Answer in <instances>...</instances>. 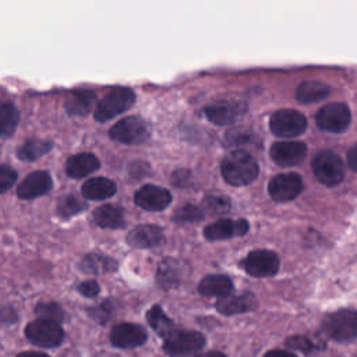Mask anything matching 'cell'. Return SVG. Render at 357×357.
Listing matches in <instances>:
<instances>
[{"instance_id": "cell-1", "label": "cell", "mask_w": 357, "mask_h": 357, "mask_svg": "<svg viewBox=\"0 0 357 357\" xmlns=\"http://www.w3.org/2000/svg\"><path fill=\"white\" fill-rule=\"evenodd\" d=\"M220 172L226 183L231 185H245L257 178L259 169L250 153L234 151L223 159Z\"/></svg>"}, {"instance_id": "cell-2", "label": "cell", "mask_w": 357, "mask_h": 357, "mask_svg": "<svg viewBox=\"0 0 357 357\" xmlns=\"http://www.w3.org/2000/svg\"><path fill=\"white\" fill-rule=\"evenodd\" d=\"M322 331L335 340L349 342L357 337V311L339 310L322 321Z\"/></svg>"}, {"instance_id": "cell-3", "label": "cell", "mask_w": 357, "mask_h": 357, "mask_svg": "<svg viewBox=\"0 0 357 357\" xmlns=\"http://www.w3.org/2000/svg\"><path fill=\"white\" fill-rule=\"evenodd\" d=\"M113 141L126 145H139L149 139V126L139 117H126L117 121L109 131Z\"/></svg>"}, {"instance_id": "cell-4", "label": "cell", "mask_w": 357, "mask_h": 357, "mask_svg": "<svg viewBox=\"0 0 357 357\" xmlns=\"http://www.w3.org/2000/svg\"><path fill=\"white\" fill-rule=\"evenodd\" d=\"M205 344V337L195 331L173 329L163 343L165 351L172 357H184L201 350Z\"/></svg>"}, {"instance_id": "cell-5", "label": "cell", "mask_w": 357, "mask_h": 357, "mask_svg": "<svg viewBox=\"0 0 357 357\" xmlns=\"http://www.w3.org/2000/svg\"><path fill=\"white\" fill-rule=\"evenodd\" d=\"M135 102V93L130 88H117L109 92L98 105L93 117L98 121H106L128 110Z\"/></svg>"}, {"instance_id": "cell-6", "label": "cell", "mask_w": 357, "mask_h": 357, "mask_svg": "<svg viewBox=\"0 0 357 357\" xmlns=\"http://www.w3.org/2000/svg\"><path fill=\"white\" fill-rule=\"evenodd\" d=\"M26 339L39 347H56L64 339V331L60 324L49 319L38 318L25 328Z\"/></svg>"}, {"instance_id": "cell-7", "label": "cell", "mask_w": 357, "mask_h": 357, "mask_svg": "<svg viewBox=\"0 0 357 357\" xmlns=\"http://www.w3.org/2000/svg\"><path fill=\"white\" fill-rule=\"evenodd\" d=\"M311 165L315 177L325 185H335L344 177L343 160L331 151L319 152Z\"/></svg>"}, {"instance_id": "cell-8", "label": "cell", "mask_w": 357, "mask_h": 357, "mask_svg": "<svg viewBox=\"0 0 357 357\" xmlns=\"http://www.w3.org/2000/svg\"><path fill=\"white\" fill-rule=\"evenodd\" d=\"M271 131L278 137H297L307 128L305 117L293 109H282L275 112L269 120Z\"/></svg>"}, {"instance_id": "cell-9", "label": "cell", "mask_w": 357, "mask_h": 357, "mask_svg": "<svg viewBox=\"0 0 357 357\" xmlns=\"http://www.w3.org/2000/svg\"><path fill=\"white\" fill-rule=\"evenodd\" d=\"M315 119L321 130L339 134L349 127L351 114L344 103H329L319 109Z\"/></svg>"}, {"instance_id": "cell-10", "label": "cell", "mask_w": 357, "mask_h": 357, "mask_svg": "<svg viewBox=\"0 0 357 357\" xmlns=\"http://www.w3.org/2000/svg\"><path fill=\"white\" fill-rule=\"evenodd\" d=\"M244 271L254 278L273 276L279 269V258L269 250H255L241 262Z\"/></svg>"}, {"instance_id": "cell-11", "label": "cell", "mask_w": 357, "mask_h": 357, "mask_svg": "<svg viewBox=\"0 0 357 357\" xmlns=\"http://www.w3.org/2000/svg\"><path fill=\"white\" fill-rule=\"evenodd\" d=\"M303 190V180L297 173H282L275 176L269 185V195L278 202L294 199Z\"/></svg>"}, {"instance_id": "cell-12", "label": "cell", "mask_w": 357, "mask_h": 357, "mask_svg": "<svg viewBox=\"0 0 357 357\" xmlns=\"http://www.w3.org/2000/svg\"><path fill=\"white\" fill-rule=\"evenodd\" d=\"M135 204L145 209V211H163L165 208L169 206L172 202V195L166 188L153 185V184H146L142 185L134 195Z\"/></svg>"}, {"instance_id": "cell-13", "label": "cell", "mask_w": 357, "mask_h": 357, "mask_svg": "<svg viewBox=\"0 0 357 357\" xmlns=\"http://www.w3.org/2000/svg\"><path fill=\"white\" fill-rule=\"evenodd\" d=\"M245 110V105L237 100H218L205 107V116L218 126L234 123Z\"/></svg>"}, {"instance_id": "cell-14", "label": "cell", "mask_w": 357, "mask_h": 357, "mask_svg": "<svg viewBox=\"0 0 357 357\" xmlns=\"http://www.w3.org/2000/svg\"><path fill=\"white\" fill-rule=\"evenodd\" d=\"M110 340L116 347L132 349L146 342V332L141 325L123 322L113 326L110 332Z\"/></svg>"}, {"instance_id": "cell-15", "label": "cell", "mask_w": 357, "mask_h": 357, "mask_svg": "<svg viewBox=\"0 0 357 357\" xmlns=\"http://www.w3.org/2000/svg\"><path fill=\"white\" fill-rule=\"evenodd\" d=\"M307 153V146L303 142L282 141L275 142L271 148V158L273 162L283 167L298 165Z\"/></svg>"}, {"instance_id": "cell-16", "label": "cell", "mask_w": 357, "mask_h": 357, "mask_svg": "<svg viewBox=\"0 0 357 357\" xmlns=\"http://www.w3.org/2000/svg\"><path fill=\"white\" fill-rule=\"evenodd\" d=\"M52 185L53 181L47 172H33L20 183L17 187V195L21 199H33L49 192Z\"/></svg>"}, {"instance_id": "cell-17", "label": "cell", "mask_w": 357, "mask_h": 357, "mask_svg": "<svg viewBox=\"0 0 357 357\" xmlns=\"http://www.w3.org/2000/svg\"><path fill=\"white\" fill-rule=\"evenodd\" d=\"M248 231V222L244 219H220L205 227L204 236L208 240H225L244 236Z\"/></svg>"}, {"instance_id": "cell-18", "label": "cell", "mask_w": 357, "mask_h": 357, "mask_svg": "<svg viewBox=\"0 0 357 357\" xmlns=\"http://www.w3.org/2000/svg\"><path fill=\"white\" fill-rule=\"evenodd\" d=\"M163 241L162 229L153 225L137 226L127 236V243L135 248H152L160 245Z\"/></svg>"}, {"instance_id": "cell-19", "label": "cell", "mask_w": 357, "mask_h": 357, "mask_svg": "<svg viewBox=\"0 0 357 357\" xmlns=\"http://www.w3.org/2000/svg\"><path fill=\"white\" fill-rule=\"evenodd\" d=\"M257 305V300L251 293H244L238 296H226L220 297L216 301V310L225 315L243 314L254 310Z\"/></svg>"}, {"instance_id": "cell-20", "label": "cell", "mask_w": 357, "mask_h": 357, "mask_svg": "<svg viewBox=\"0 0 357 357\" xmlns=\"http://www.w3.org/2000/svg\"><path fill=\"white\" fill-rule=\"evenodd\" d=\"M99 159L93 153H77L66 163V172L71 178H81L99 169Z\"/></svg>"}, {"instance_id": "cell-21", "label": "cell", "mask_w": 357, "mask_h": 357, "mask_svg": "<svg viewBox=\"0 0 357 357\" xmlns=\"http://www.w3.org/2000/svg\"><path fill=\"white\" fill-rule=\"evenodd\" d=\"M116 190H117L116 184L110 178H106V177L89 178L81 187L82 195L86 199H93V201L110 198L112 195H114Z\"/></svg>"}, {"instance_id": "cell-22", "label": "cell", "mask_w": 357, "mask_h": 357, "mask_svg": "<svg viewBox=\"0 0 357 357\" xmlns=\"http://www.w3.org/2000/svg\"><path fill=\"white\" fill-rule=\"evenodd\" d=\"M96 100V93L91 89H81L73 92L66 100V110L71 116H86Z\"/></svg>"}, {"instance_id": "cell-23", "label": "cell", "mask_w": 357, "mask_h": 357, "mask_svg": "<svg viewBox=\"0 0 357 357\" xmlns=\"http://www.w3.org/2000/svg\"><path fill=\"white\" fill-rule=\"evenodd\" d=\"M233 290V283L231 280L225 276V275H208L205 276L199 284H198V291L202 296H216V297H226L230 294Z\"/></svg>"}, {"instance_id": "cell-24", "label": "cell", "mask_w": 357, "mask_h": 357, "mask_svg": "<svg viewBox=\"0 0 357 357\" xmlns=\"http://www.w3.org/2000/svg\"><path fill=\"white\" fill-rule=\"evenodd\" d=\"M93 220L98 226L106 229L124 227V213L120 206L102 205L93 212Z\"/></svg>"}, {"instance_id": "cell-25", "label": "cell", "mask_w": 357, "mask_h": 357, "mask_svg": "<svg viewBox=\"0 0 357 357\" xmlns=\"http://www.w3.org/2000/svg\"><path fill=\"white\" fill-rule=\"evenodd\" d=\"M117 268V262L110 257L100 254H88L79 261V269L86 273H105L112 272Z\"/></svg>"}, {"instance_id": "cell-26", "label": "cell", "mask_w": 357, "mask_h": 357, "mask_svg": "<svg viewBox=\"0 0 357 357\" xmlns=\"http://www.w3.org/2000/svg\"><path fill=\"white\" fill-rule=\"evenodd\" d=\"M331 92V88L321 81H307L298 85L296 96L303 103L318 102L325 99Z\"/></svg>"}, {"instance_id": "cell-27", "label": "cell", "mask_w": 357, "mask_h": 357, "mask_svg": "<svg viewBox=\"0 0 357 357\" xmlns=\"http://www.w3.org/2000/svg\"><path fill=\"white\" fill-rule=\"evenodd\" d=\"M158 283L160 287L163 289H172L176 287L180 282V266L178 262L172 259V258H166L160 262L159 268H158Z\"/></svg>"}, {"instance_id": "cell-28", "label": "cell", "mask_w": 357, "mask_h": 357, "mask_svg": "<svg viewBox=\"0 0 357 357\" xmlns=\"http://www.w3.org/2000/svg\"><path fill=\"white\" fill-rule=\"evenodd\" d=\"M52 146H53V144L50 141L29 139L18 148L17 155L24 162H32V160H36L38 158L46 155L52 149Z\"/></svg>"}, {"instance_id": "cell-29", "label": "cell", "mask_w": 357, "mask_h": 357, "mask_svg": "<svg viewBox=\"0 0 357 357\" xmlns=\"http://www.w3.org/2000/svg\"><path fill=\"white\" fill-rule=\"evenodd\" d=\"M20 121L18 109L8 102H0V137H10Z\"/></svg>"}, {"instance_id": "cell-30", "label": "cell", "mask_w": 357, "mask_h": 357, "mask_svg": "<svg viewBox=\"0 0 357 357\" xmlns=\"http://www.w3.org/2000/svg\"><path fill=\"white\" fill-rule=\"evenodd\" d=\"M146 321L152 326V329L163 339L174 329L173 321L165 314V311L159 305H153L146 312Z\"/></svg>"}, {"instance_id": "cell-31", "label": "cell", "mask_w": 357, "mask_h": 357, "mask_svg": "<svg viewBox=\"0 0 357 357\" xmlns=\"http://www.w3.org/2000/svg\"><path fill=\"white\" fill-rule=\"evenodd\" d=\"M86 208V204L75 195H67L59 201L57 212L61 218H71Z\"/></svg>"}, {"instance_id": "cell-32", "label": "cell", "mask_w": 357, "mask_h": 357, "mask_svg": "<svg viewBox=\"0 0 357 357\" xmlns=\"http://www.w3.org/2000/svg\"><path fill=\"white\" fill-rule=\"evenodd\" d=\"M35 312L39 315V318L54 321L57 324H60L66 318L64 310L57 303H53V301L39 303L35 308Z\"/></svg>"}, {"instance_id": "cell-33", "label": "cell", "mask_w": 357, "mask_h": 357, "mask_svg": "<svg viewBox=\"0 0 357 357\" xmlns=\"http://www.w3.org/2000/svg\"><path fill=\"white\" fill-rule=\"evenodd\" d=\"M114 310H116V304L112 300H105L99 305L89 308V315L95 321L100 324H106L113 317Z\"/></svg>"}, {"instance_id": "cell-34", "label": "cell", "mask_w": 357, "mask_h": 357, "mask_svg": "<svg viewBox=\"0 0 357 357\" xmlns=\"http://www.w3.org/2000/svg\"><path fill=\"white\" fill-rule=\"evenodd\" d=\"M173 219L178 223H188V222H198L204 219V212L198 206L194 205H185L174 213Z\"/></svg>"}, {"instance_id": "cell-35", "label": "cell", "mask_w": 357, "mask_h": 357, "mask_svg": "<svg viewBox=\"0 0 357 357\" xmlns=\"http://www.w3.org/2000/svg\"><path fill=\"white\" fill-rule=\"evenodd\" d=\"M204 204L208 211L218 215H223L230 209V201L222 195H208L204 199Z\"/></svg>"}, {"instance_id": "cell-36", "label": "cell", "mask_w": 357, "mask_h": 357, "mask_svg": "<svg viewBox=\"0 0 357 357\" xmlns=\"http://www.w3.org/2000/svg\"><path fill=\"white\" fill-rule=\"evenodd\" d=\"M17 180V172L10 166H0V194L6 192L14 185Z\"/></svg>"}, {"instance_id": "cell-37", "label": "cell", "mask_w": 357, "mask_h": 357, "mask_svg": "<svg viewBox=\"0 0 357 357\" xmlns=\"http://www.w3.org/2000/svg\"><path fill=\"white\" fill-rule=\"evenodd\" d=\"M286 346L294 349V350H301L304 353H308L315 349V344L312 340H310L305 336H293L286 340Z\"/></svg>"}, {"instance_id": "cell-38", "label": "cell", "mask_w": 357, "mask_h": 357, "mask_svg": "<svg viewBox=\"0 0 357 357\" xmlns=\"http://www.w3.org/2000/svg\"><path fill=\"white\" fill-rule=\"evenodd\" d=\"M78 291L85 297H96L99 294V284L95 280H85L78 284Z\"/></svg>"}, {"instance_id": "cell-39", "label": "cell", "mask_w": 357, "mask_h": 357, "mask_svg": "<svg viewBox=\"0 0 357 357\" xmlns=\"http://www.w3.org/2000/svg\"><path fill=\"white\" fill-rule=\"evenodd\" d=\"M17 321V312L11 307L0 308V325H10Z\"/></svg>"}, {"instance_id": "cell-40", "label": "cell", "mask_w": 357, "mask_h": 357, "mask_svg": "<svg viewBox=\"0 0 357 357\" xmlns=\"http://www.w3.org/2000/svg\"><path fill=\"white\" fill-rule=\"evenodd\" d=\"M190 180V173L187 170H177L172 174V183H174L176 185H187Z\"/></svg>"}, {"instance_id": "cell-41", "label": "cell", "mask_w": 357, "mask_h": 357, "mask_svg": "<svg viewBox=\"0 0 357 357\" xmlns=\"http://www.w3.org/2000/svg\"><path fill=\"white\" fill-rule=\"evenodd\" d=\"M347 162H349V166L357 172V144H354L349 152H347Z\"/></svg>"}, {"instance_id": "cell-42", "label": "cell", "mask_w": 357, "mask_h": 357, "mask_svg": "<svg viewBox=\"0 0 357 357\" xmlns=\"http://www.w3.org/2000/svg\"><path fill=\"white\" fill-rule=\"evenodd\" d=\"M264 357H297V356L284 350H271Z\"/></svg>"}, {"instance_id": "cell-43", "label": "cell", "mask_w": 357, "mask_h": 357, "mask_svg": "<svg viewBox=\"0 0 357 357\" xmlns=\"http://www.w3.org/2000/svg\"><path fill=\"white\" fill-rule=\"evenodd\" d=\"M15 357H49V356L42 351H21Z\"/></svg>"}, {"instance_id": "cell-44", "label": "cell", "mask_w": 357, "mask_h": 357, "mask_svg": "<svg viewBox=\"0 0 357 357\" xmlns=\"http://www.w3.org/2000/svg\"><path fill=\"white\" fill-rule=\"evenodd\" d=\"M197 357H226L222 351H206V353H202V354H198Z\"/></svg>"}]
</instances>
